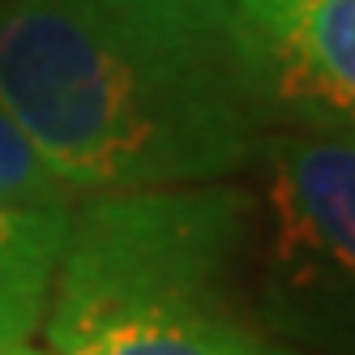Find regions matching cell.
Wrapping results in <instances>:
<instances>
[{"instance_id": "1", "label": "cell", "mask_w": 355, "mask_h": 355, "mask_svg": "<svg viewBox=\"0 0 355 355\" xmlns=\"http://www.w3.org/2000/svg\"><path fill=\"white\" fill-rule=\"evenodd\" d=\"M0 107L82 197L227 180L278 129L218 0H0Z\"/></svg>"}, {"instance_id": "2", "label": "cell", "mask_w": 355, "mask_h": 355, "mask_svg": "<svg viewBox=\"0 0 355 355\" xmlns=\"http://www.w3.org/2000/svg\"><path fill=\"white\" fill-rule=\"evenodd\" d=\"M257 201L227 180L90 193L52 283V355H304L257 325L240 283Z\"/></svg>"}, {"instance_id": "3", "label": "cell", "mask_w": 355, "mask_h": 355, "mask_svg": "<svg viewBox=\"0 0 355 355\" xmlns=\"http://www.w3.org/2000/svg\"><path fill=\"white\" fill-rule=\"evenodd\" d=\"M266 163V244L257 261L261 329L347 343L355 278V137L351 124H278Z\"/></svg>"}, {"instance_id": "4", "label": "cell", "mask_w": 355, "mask_h": 355, "mask_svg": "<svg viewBox=\"0 0 355 355\" xmlns=\"http://www.w3.org/2000/svg\"><path fill=\"white\" fill-rule=\"evenodd\" d=\"M240 26L278 124H351L355 0H218Z\"/></svg>"}, {"instance_id": "5", "label": "cell", "mask_w": 355, "mask_h": 355, "mask_svg": "<svg viewBox=\"0 0 355 355\" xmlns=\"http://www.w3.org/2000/svg\"><path fill=\"white\" fill-rule=\"evenodd\" d=\"M78 201L0 206V347L43 329Z\"/></svg>"}, {"instance_id": "6", "label": "cell", "mask_w": 355, "mask_h": 355, "mask_svg": "<svg viewBox=\"0 0 355 355\" xmlns=\"http://www.w3.org/2000/svg\"><path fill=\"white\" fill-rule=\"evenodd\" d=\"M39 201H82V193H73L43 163L26 133L0 107V206H39Z\"/></svg>"}, {"instance_id": "7", "label": "cell", "mask_w": 355, "mask_h": 355, "mask_svg": "<svg viewBox=\"0 0 355 355\" xmlns=\"http://www.w3.org/2000/svg\"><path fill=\"white\" fill-rule=\"evenodd\" d=\"M0 355H52V351H39V347H31V343H5V347H0Z\"/></svg>"}]
</instances>
